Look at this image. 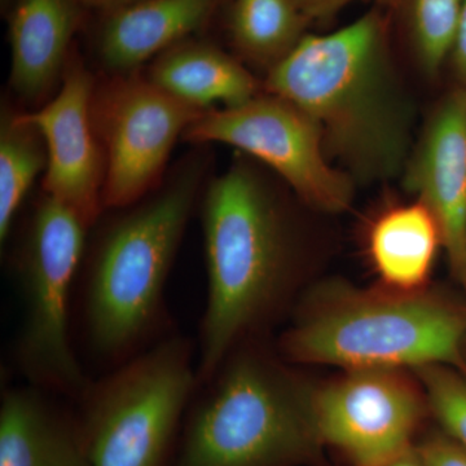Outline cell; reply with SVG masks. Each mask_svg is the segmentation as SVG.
I'll list each match as a JSON object with an SVG mask.
<instances>
[{
    "label": "cell",
    "instance_id": "30bf717a",
    "mask_svg": "<svg viewBox=\"0 0 466 466\" xmlns=\"http://www.w3.org/2000/svg\"><path fill=\"white\" fill-rule=\"evenodd\" d=\"M325 449L351 466H381L413 450L428 415L424 391L403 370L364 368L312 390Z\"/></svg>",
    "mask_w": 466,
    "mask_h": 466
},
{
    "label": "cell",
    "instance_id": "3957f363",
    "mask_svg": "<svg viewBox=\"0 0 466 466\" xmlns=\"http://www.w3.org/2000/svg\"><path fill=\"white\" fill-rule=\"evenodd\" d=\"M248 342L198 386L170 466H330L311 389Z\"/></svg>",
    "mask_w": 466,
    "mask_h": 466
},
{
    "label": "cell",
    "instance_id": "7a4b0ae2",
    "mask_svg": "<svg viewBox=\"0 0 466 466\" xmlns=\"http://www.w3.org/2000/svg\"><path fill=\"white\" fill-rule=\"evenodd\" d=\"M208 300L198 349V386L274 315L289 291L293 238L272 189L244 162L205 193Z\"/></svg>",
    "mask_w": 466,
    "mask_h": 466
},
{
    "label": "cell",
    "instance_id": "ffe728a7",
    "mask_svg": "<svg viewBox=\"0 0 466 466\" xmlns=\"http://www.w3.org/2000/svg\"><path fill=\"white\" fill-rule=\"evenodd\" d=\"M464 0H408V32L417 64L428 76L440 75L451 56Z\"/></svg>",
    "mask_w": 466,
    "mask_h": 466
},
{
    "label": "cell",
    "instance_id": "7402d4cb",
    "mask_svg": "<svg viewBox=\"0 0 466 466\" xmlns=\"http://www.w3.org/2000/svg\"><path fill=\"white\" fill-rule=\"evenodd\" d=\"M415 451L425 466H466V450L443 431L420 435Z\"/></svg>",
    "mask_w": 466,
    "mask_h": 466
},
{
    "label": "cell",
    "instance_id": "8fae6325",
    "mask_svg": "<svg viewBox=\"0 0 466 466\" xmlns=\"http://www.w3.org/2000/svg\"><path fill=\"white\" fill-rule=\"evenodd\" d=\"M95 87L90 72L72 61L56 96L36 112L23 113L47 148L46 195L72 208L88 228L104 208L106 173V153L92 116Z\"/></svg>",
    "mask_w": 466,
    "mask_h": 466
},
{
    "label": "cell",
    "instance_id": "2e32d148",
    "mask_svg": "<svg viewBox=\"0 0 466 466\" xmlns=\"http://www.w3.org/2000/svg\"><path fill=\"white\" fill-rule=\"evenodd\" d=\"M441 245L443 238L434 214L417 198L385 208L368 229L370 263L383 287L392 290L425 289Z\"/></svg>",
    "mask_w": 466,
    "mask_h": 466
},
{
    "label": "cell",
    "instance_id": "d6986e66",
    "mask_svg": "<svg viewBox=\"0 0 466 466\" xmlns=\"http://www.w3.org/2000/svg\"><path fill=\"white\" fill-rule=\"evenodd\" d=\"M47 167V148L35 126L23 115L3 113L0 130V240L11 232L18 208L34 180Z\"/></svg>",
    "mask_w": 466,
    "mask_h": 466
},
{
    "label": "cell",
    "instance_id": "484cf974",
    "mask_svg": "<svg viewBox=\"0 0 466 466\" xmlns=\"http://www.w3.org/2000/svg\"><path fill=\"white\" fill-rule=\"evenodd\" d=\"M381 466H425L424 462L421 461V459L417 455L415 447L413 450L408 451L404 455L400 456V458L391 460V461L386 462Z\"/></svg>",
    "mask_w": 466,
    "mask_h": 466
},
{
    "label": "cell",
    "instance_id": "9a60e30c",
    "mask_svg": "<svg viewBox=\"0 0 466 466\" xmlns=\"http://www.w3.org/2000/svg\"><path fill=\"white\" fill-rule=\"evenodd\" d=\"M220 0H139L106 14L99 34L104 66L126 75L207 25Z\"/></svg>",
    "mask_w": 466,
    "mask_h": 466
},
{
    "label": "cell",
    "instance_id": "52a82bcc",
    "mask_svg": "<svg viewBox=\"0 0 466 466\" xmlns=\"http://www.w3.org/2000/svg\"><path fill=\"white\" fill-rule=\"evenodd\" d=\"M87 228L72 208L46 195L17 265L23 300L17 367L29 385L75 400L90 382L70 337V296Z\"/></svg>",
    "mask_w": 466,
    "mask_h": 466
},
{
    "label": "cell",
    "instance_id": "ba28073f",
    "mask_svg": "<svg viewBox=\"0 0 466 466\" xmlns=\"http://www.w3.org/2000/svg\"><path fill=\"white\" fill-rule=\"evenodd\" d=\"M193 144L222 143L258 158L315 210L342 213L354 198L352 177L328 162L318 126L276 95L233 108L208 109L183 135Z\"/></svg>",
    "mask_w": 466,
    "mask_h": 466
},
{
    "label": "cell",
    "instance_id": "6da1fadb",
    "mask_svg": "<svg viewBox=\"0 0 466 466\" xmlns=\"http://www.w3.org/2000/svg\"><path fill=\"white\" fill-rule=\"evenodd\" d=\"M318 126L327 156L350 177L383 180L403 173L412 152L415 109L395 66L379 11L325 34H306L265 82Z\"/></svg>",
    "mask_w": 466,
    "mask_h": 466
},
{
    "label": "cell",
    "instance_id": "ac0fdd59",
    "mask_svg": "<svg viewBox=\"0 0 466 466\" xmlns=\"http://www.w3.org/2000/svg\"><path fill=\"white\" fill-rule=\"evenodd\" d=\"M308 24L293 0H235L229 14L236 50L268 70L299 45Z\"/></svg>",
    "mask_w": 466,
    "mask_h": 466
},
{
    "label": "cell",
    "instance_id": "9c48e42d",
    "mask_svg": "<svg viewBox=\"0 0 466 466\" xmlns=\"http://www.w3.org/2000/svg\"><path fill=\"white\" fill-rule=\"evenodd\" d=\"M205 112L142 76L119 75L95 87L92 116L106 162L104 208L131 207L146 196L177 140Z\"/></svg>",
    "mask_w": 466,
    "mask_h": 466
},
{
    "label": "cell",
    "instance_id": "5b68a950",
    "mask_svg": "<svg viewBox=\"0 0 466 466\" xmlns=\"http://www.w3.org/2000/svg\"><path fill=\"white\" fill-rule=\"evenodd\" d=\"M466 314L424 289H361L343 281L318 288L284 334V357L343 370L441 364L466 376Z\"/></svg>",
    "mask_w": 466,
    "mask_h": 466
},
{
    "label": "cell",
    "instance_id": "8992f818",
    "mask_svg": "<svg viewBox=\"0 0 466 466\" xmlns=\"http://www.w3.org/2000/svg\"><path fill=\"white\" fill-rule=\"evenodd\" d=\"M192 342L167 337L88 382L76 415L94 466H170L198 390Z\"/></svg>",
    "mask_w": 466,
    "mask_h": 466
},
{
    "label": "cell",
    "instance_id": "e0dca14e",
    "mask_svg": "<svg viewBox=\"0 0 466 466\" xmlns=\"http://www.w3.org/2000/svg\"><path fill=\"white\" fill-rule=\"evenodd\" d=\"M147 78L202 110L211 109L214 103L233 108L259 95L258 82L238 61L216 46L189 39L162 52Z\"/></svg>",
    "mask_w": 466,
    "mask_h": 466
},
{
    "label": "cell",
    "instance_id": "4316f807",
    "mask_svg": "<svg viewBox=\"0 0 466 466\" xmlns=\"http://www.w3.org/2000/svg\"><path fill=\"white\" fill-rule=\"evenodd\" d=\"M9 2H11V0H5V3H7V5H8Z\"/></svg>",
    "mask_w": 466,
    "mask_h": 466
},
{
    "label": "cell",
    "instance_id": "7c38bea8",
    "mask_svg": "<svg viewBox=\"0 0 466 466\" xmlns=\"http://www.w3.org/2000/svg\"><path fill=\"white\" fill-rule=\"evenodd\" d=\"M403 173L408 191L434 214L453 274L466 287V88L456 86L438 104Z\"/></svg>",
    "mask_w": 466,
    "mask_h": 466
},
{
    "label": "cell",
    "instance_id": "d4e9b609",
    "mask_svg": "<svg viewBox=\"0 0 466 466\" xmlns=\"http://www.w3.org/2000/svg\"><path fill=\"white\" fill-rule=\"evenodd\" d=\"M137 2H139V0H81L84 7L97 9V11L103 12L104 15Z\"/></svg>",
    "mask_w": 466,
    "mask_h": 466
},
{
    "label": "cell",
    "instance_id": "cb8c5ba5",
    "mask_svg": "<svg viewBox=\"0 0 466 466\" xmlns=\"http://www.w3.org/2000/svg\"><path fill=\"white\" fill-rule=\"evenodd\" d=\"M450 58L452 61L453 73L458 79V86L466 88V0L462 2L458 33H456Z\"/></svg>",
    "mask_w": 466,
    "mask_h": 466
},
{
    "label": "cell",
    "instance_id": "5bb4252c",
    "mask_svg": "<svg viewBox=\"0 0 466 466\" xmlns=\"http://www.w3.org/2000/svg\"><path fill=\"white\" fill-rule=\"evenodd\" d=\"M82 8L81 0H14L9 12L11 85L23 99H42L66 73Z\"/></svg>",
    "mask_w": 466,
    "mask_h": 466
},
{
    "label": "cell",
    "instance_id": "603a6c76",
    "mask_svg": "<svg viewBox=\"0 0 466 466\" xmlns=\"http://www.w3.org/2000/svg\"><path fill=\"white\" fill-rule=\"evenodd\" d=\"M308 21L328 20L355 0H293ZM382 5H397L401 0H375Z\"/></svg>",
    "mask_w": 466,
    "mask_h": 466
},
{
    "label": "cell",
    "instance_id": "4fadbf2b",
    "mask_svg": "<svg viewBox=\"0 0 466 466\" xmlns=\"http://www.w3.org/2000/svg\"><path fill=\"white\" fill-rule=\"evenodd\" d=\"M50 392L18 386L0 403V466H94L76 410Z\"/></svg>",
    "mask_w": 466,
    "mask_h": 466
},
{
    "label": "cell",
    "instance_id": "44dd1931",
    "mask_svg": "<svg viewBox=\"0 0 466 466\" xmlns=\"http://www.w3.org/2000/svg\"><path fill=\"white\" fill-rule=\"evenodd\" d=\"M429 412L441 431L466 450V380L455 368L431 364L416 368Z\"/></svg>",
    "mask_w": 466,
    "mask_h": 466
},
{
    "label": "cell",
    "instance_id": "277c9868",
    "mask_svg": "<svg viewBox=\"0 0 466 466\" xmlns=\"http://www.w3.org/2000/svg\"><path fill=\"white\" fill-rule=\"evenodd\" d=\"M202 177V158L189 159L104 232L84 293L86 339L101 361L119 366L149 348L167 323L165 287Z\"/></svg>",
    "mask_w": 466,
    "mask_h": 466
}]
</instances>
